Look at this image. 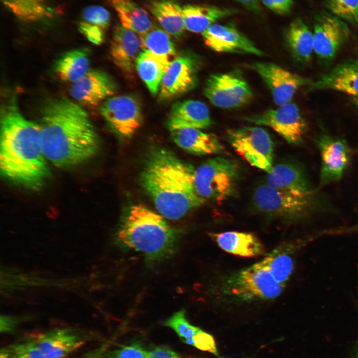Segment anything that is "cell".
<instances>
[{
  "label": "cell",
  "instance_id": "60d3db41",
  "mask_svg": "<svg viewBox=\"0 0 358 358\" xmlns=\"http://www.w3.org/2000/svg\"><path fill=\"white\" fill-rule=\"evenodd\" d=\"M149 358H180L174 351L166 347H157L148 352Z\"/></svg>",
  "mask_w": 358,
  "mask_h": 358
},
{
  "label": "cell",
  "instance_id": "83f0119b",
  "mask_svg": "<svg viewBox=\"0 0 358 358\" xmlns=\"http://www.w3.org/2000/svg\"><path fill=\"white\" fill-rule=\"evenodd\" d=\"M110 21V15L106 8L98 5H91L82 10L78 28L89 41L100 44L104 40Z\"/></svg>",
  "mask_w": 358,
  "mask_h": 358
},
{
  "label": "cell",
  "instance_id": "7dc6e473",
  "mask_svg": "<svg viewBox=\"0 0 358 358\" xmlns=\"http://www.w3.org/2000/svg\"><path fill=\"white\" fill-rule=\"evenodd\" d=\"M354 358H358V341L357 345L356 346V349L355 356H354Z\"/></svg>",
  "mask_w": 358,
  "mask_h": 358
},
{
  "label": "cell",
  "instance_id": "8992f818",
  "mask_svg": "<svg viewBox=\"0 0 358 358\" xmlns=\"http://www.w3.org/2000/svg\"><path fill=\"white\" fill-rule=\"evenodd\" d=\"M239 176L238 165L220 157L206 160L195 169L194 185L205 201L221 203L233 192Z\"/></svg>",
  "mask_w": 358,
  "mask_h": 358
},
{
  "label": "cell",
  "instance_id": "4316f807",
  "mask_svg": "<svg viewBox=\"0 0 358 358\" xmlns=\"http://www.w3.org/2000/svg\"><path fill=\"white\" fill-rule=\"evenodd\" d=\"M182 8L185 28L201 33L218 20L235 12L231 9L212 5L187 4Z\"/></svg>",
  "mask_w": 358,
  "mask_h": 358
},
{
  "label": "cell",
  "instance_id": "1f68e13d",
  "mask_svg": "<svg viewBox=\"0 0 358 358\" xmlns=\"http://www.w3.org/2000/svg\"><path fill=\"white\" fill-rule=\"evenodd\" d=\"M149 8L162 27L169 35L176 37L183 33L182 8L172 0H158L153 1Z\"/></svg>",
  "mask_w": 358,
  "mask_h": 358
},
{
  "label": "cell",
  "instance_id": "ac0fdd59",
  "mask_svg": "<svg viewBox=\"0 0 358 358\" xmlns=\"http://www.w3.org/2000/svg\"><path fill=\"white\" fill-rule=\"evenodd\" d=\"M46 358H67L86 343L79 333L68 329H55L29 335Z\"/></svg>",
  "mask_w": 358,
  "mask_h": 358
},
{
  "label": "cell",
  "instance_id": "484cf974",
  "mask_svg": "<svg viewBox=\"0 0 358 358\" xmlns=\"http://www.w3.org/2000/svg\"><path fill=\"white\" fill-rule=\"evenodd\" d=\"M284 37L294 59L301 64L309 63L314 51L313 34L305 23L299 18L292 21L287 27Z\"/></svg>",
  "mask_w": 358,
  "mask_h": 358
},
{
  "label": "cell",
  "instance_id": "3957f363",
  "mask_svg": "<svg viewBox=\"0 0 358 358\" xmlns=\"http://www.w3.org/2000/svg\"><path fill=\"white\" fill-rule=\"evenodd\" d=\"M195 169L166 149L156 148L148 155L140 182L165 218L180 219L205 202L194 188Z\"/></svg>",
  "mask_w": 358,
  "mask_h": 358
},
{
  "label": "cell",
  "instance_id": "e575fe53",
  "mask_svg": "<svg viewBox=\"0 0 358 358\" xmlns=\"http://www.w3.org/2000/svg\"><path fill=\"white\" fill-rule=\"evenodd\" d=\"M164 325L173 330L182 341L192 339L200 330L187 320L184 310L175 313L165 321Z\"/></svg>",
  "mask_w": 358,
  "mask_h": 358
},
{
  "label": "cell",
  "instance_id": "6da1fadb",
  "mask_svg": "<svg viewBox=\"0 0 358 358\" xmlns=\"http://www.w3.org/2000/svg\"><path fill=\"white\" fill-rule=\"evenodd\" d=\"M39 124L43 151L55 166L68 167L95 155L98 138L87 112L64 97L48 100L43 107Z\"/></svg>",
  "mask_w": 358,
  "mask_h": 358
},
{
  "label": "cell",
  "instance_id": "7a4b0ae2",
  "mask_svg": "<svg viewBox=\"0 0 358 358\" xmlns=\"http://www.w3.org/2000/svg\"><path fill=\"white\" fill-rule=\"evenodd\" d=\"M16 99L9 98L1 112L0 172L13 182L37 189L49 175L40 127L21 113Z\"/></svg>",
  "mask_w": 358,
  "mask_h": 358
},
{
  "label": "cell",
  "instance_id": "c3c4849f",
  "mask_svg": "<svg viewBox=\"0 0 358 358\" xmlns=\"http://www.w3.org/2000/svg\"><path fill=\"white\" fill-rule=\"evenodd\" d=\"M357 49H358V47H357Z\"/></svg>",
  "mask_w": 358,
  "mask_h": 358
},
{
  "label": "cell",
  "instance_id": "52a82bcc",
  "mask_svg": "<svg viewBox=\"0 0 358 358\" xmlns=\"http://www.w3.org/2000/svg\"><path fill=\"white\" fill-rule=\"evenodd\" d=\"M283 288L256 263L229 276L224 282L223 291L238 300H267L277 297Z\"/></svg>",
  "mask_w": 358,
  "mask_h": 358
},
{
  "label": "cell",
  "instance_id": "cb8c5ba5",
  "mask_svg": "<svg viewBox=\"0 0 358 358\" xmlns=\"http://www.w3.org/2000/svg\"><path fill=\"white\" fill-rule=\"evenodd\" d=\"M210 235L220 248L235 256L253 258L260 256L265 252L262 243L251 233L226 231Z\"/></svg>",
  "mask_w": 358,
  "mask_h": 358
},
{
  "label": "cell",
  "instance_id": "5b68a950",
  "mask_svg": "<svg viewBox=\"0 0 358 358\" xmlns=\"http://www.w3.org/2000/svg\"><path fill=\"white\" fill-rule=\"evenodd\" d=\"M323 198L317 191L298 193L273 187L267 184L255 190L253 201L260 212L290 220L307 217L323 206Z\"/></svg>",
  "mask_w": 358,
  "mask_h": 358
},
{
  "label": "cell",
  "instance_id": "ffe728a7",
  "mask_svg": "<svg viewBox=\"0 0 358 358\" xmlns=\"http://www.w3.org/2000/svg\"><path fill=\"white\" fill-rule=\"evenodd\" d=\"M142 49L140 36L122 25L115 27L110 46L114 64L124 73H133L137 59Z\"/></svg>",
  "mask_w": 358,
  "mask_h": 358
},
{
  "label": "cell",
  "instance_id": "b9f144b4",
  "mask_svg": "<svg viewBox=\"0 0 358 358\" xmlns=\"http://www.w3.org/2000/svg\"><path fill=\"white\" fill-rule=\"evenodd\" d=\"M17 321L16 318L9 316L1 315L0 317L1 332L6 333L13 331L17 325Z\"/></svg>",
  "mask_w": 358,
  "mask_h": 358
},
{
  "label": "cell",
  "instance_id": "4fadbf2b",
  "mask_svg": "<svg viewBox=\"0 0 358 358\" xmlns=\"http://www.w3.org/2000/svg\"><path fill=\"white\" fill-rule=\"evenodd\" d=\"M198 60L189 54L176 57L161 81L159 97L162 100L176 97L194 88L197 82Z\"/></svg>",
  "mask_w": 358,
  "mask_h": 358
},
{
  "label": "cell",
  "instance_id": "277c9868",
  "mask_svg": "<svg viewBox=\"0 0 358 358\" xmlns=\"http://www.w3.org/2000/svg\"><path fill=\"white\" fill-rule=\"evenodd\" d=\"M117 239L124 247L156 260L165 258L173 252L178 234L163 216L144 205L135 204L125 211L117 233Z\"/></svg>",
  "mask_w": 358,
  "mask_h": 358
},
{
  "label": "cell",
  "instance_id": "8fae6325",
  "mask_svg": "<svg viewBox=\"0 0 358 358\" xmlns=\"http://www.w3.org/2000/svg\"><path fill=\"white\" fill-rule=\"evenodd\" d=\"M274 109L246 117L247 121L268 126L281 136L288 143L298 145L301 143L307 130V123L298 107L289 102Z\"/></svg>",
  "mask_w": 358,
  "mask_h": 358
},
{
  "label": "cell",
  "instance_id": "ba28073f",
  "mask_svg": "<svg viewBox=\"0 0 358 358\" xmlns=\"http://www.w3.org/2000/svg\"><path fill=\"white\" fill-rule=\"evenodd\" d=\"M228 138L234 150L248 163L268 173L270 171L273 143L266 130L246 126L229 130Z\"/></svg>",
  "mask_w": 358,
  "mask_h": 358
},
{
  "label": "cell",
  "instance_id": "4dcf8cb0",
  "mask_svg": "<svg viewBox=\"0 0 358 358\" xmlns=\"http://www.w3.org/2000/svg\"><path fill=\"white\" fill-rule=\"evenodd\" d=\"M89 52L85 48H79L64 53L55 62L53 70L62 81L73 83L90 70Z\"/></svg>",
  "mask_w": 358,
  "mask_h": 358
},
{
  "label": "cell",
  "instance_id": "44dd1931",
  "mask_svg": "<svg viewBox=\"0 0 358 358\" xmlns=\"http://www.w3.org/2000/svg\"><path fill=\"white\" fill-rule=\"evenodd\" d=\"M266 184L276 188L298 193H309L313 188L306 172L294 163H283L273 166L268 173Z\"/></svg>",
  "mask_w": 358,
  "mask_h": 358
},
{
  "label": "cell",
  "instance_id": "7402d4cb",
  "mask_svg": "<svg viewBox=\"0 0 358 358\" xmlns=\"http://www.w3.org/2000/svg\"><path fill=\"white\" fill-rule=\"evenodd\" d=\"M211 124L208 108L203 102L187 100L175 103L169 113L167 125L169 130L183 127L202 129Z\"/></svg>",
  "mask_w": 358,
  "mask_h": 358
},
{
  "label": "cell",
  "instance_id": "d6a6232c",
  "mask_svg": "<svg viewBox=\"0 0 358 358\" xmlns=\"http://www.w3.org/2000/svg\"><path fill=\"white\" fill-rule=\"evenodd\" d=\"M4 5L19 20L27 22L51 18L54 10L48 0H1Z\"/></svg>",
  "mask_w": 358,
  "mask_h": 358
},
{
  "label": "cell",
  "instance_id": "7c38bea8",
  "mask_svg": "<svg viewBox=\"0 0 358 358\" xmlns=\"http://www.w3.org/2000/svg\"><path fill=\"white\" fill-rule=\"evenodd\" d=\"M316 143L321 160L320 185L340 180L350 164L351 151L348 143L343 139L326 134L319 136Z\"/></svg>",
  "mask_w": 358,
  "mask_h": 358
},
{
  "label": "cell",
  "instance_id": "f6af8a7d",
  "mask_svg": "<svg viewBox=\"0 0 358 358\" xmlns=\"http://www.w3.org/2000/svg\"><path fill=\"white\" fill-rule=\"evenodd\" d=\"M351 99L358 110V96H352L351 97Z\"/></svg>",
  "mask_w": 358,
  "mask_h": 358
},
{
  "label": "cell",
  "instance_id": "ab89813d",
  "mask_svg": "<svg viewBox=\"0 0 358 358\" xmlns=\"http://www.w3.org/2000/svg\"><path fill=\"white\" fill-rule=\"evenodd\" d=\"M264 4L274 12L284 15L290 12L293 0H262Z\"/></svg>",
  "mask_w": 358,
  "mask_h": 358
},
{
  "label": "cell",
  "instance_id": "7bdbcfd3",
  "mask_svg": "<svg viewBox=\"0 0 358 358\" xmlns=\"http://www.w3.org/2000/svg\"><path fill=\"white\" fill-rule=\"evenodd\" d=\"M106 345L91 350L85 355L83 358H103L105 352Z\"/></svg>",
  "mask_w": 358,
  "mask_h": 358
},
{
  "label": "cell",
  "instance_id": "bcb514c9",
  "mask_svg": "<svg viewBox=\"0 0 358 358\" xmlns=\"http://www.w3.org/2000/svg\"><path fill=\"white\" fill-rule=\"evenodd\" d=\"M0 358H10L8 355L3 350H1Z\"/></svg>",
  "mask_w": 358,
  "mask_h": 358
},
{
  "label": "cell",
  "instance_id": "f546056e",
  "mask_svg": "<svg viewBox=\"0 0 358 358\" xmlns=\"http://www.w3.org/2000/svg\"><path fill=\"white\" fill-rule=\"evenodd\" d=\"M171 62L146 50L139 55L136 69L152 94L155 95L159 90L162 79Z\"/></svg>",
  "mask_w": 358,
  "mask_h": 358
},
{
  "label": "cell",
  "instance_id": "ee69618b",
  "mask_svg": "<svg viewBox=\"0 0 358 358\" xmlns=\"http://www.w3.org/2000/svg\"><path fill=\"white\" fill-rule=\"evenodd\" d=\"M250 10L258 12L260 9L259 0H236Z\"/></svg>",
  "mask_w": 358,
  "mask_h": 358
},
{
  "label": "cell",
  "instance_id": "603a6c76",
  "mask_svg": "<svg viewBox=\"0 0 358 358\" xmlns=\"http://www.w3.org/2000/svg\"><path fill=\"white\" fill-rule=\"evenodd\" d=\"M174 142L185 151L196 155L217 154L223 147L215 136L200 129L183 127L169 130Z\"/></svg>",
  "mask_w": 358,
  "mask_h": 358
},
{
  "label": "cell",
  "instance_id": "74e56055",
  "mask_svg": "<svg viewBox=\"0 0 358 358\" xmlns=\"http://www.w3.org/2000/svg\"><path fill=\"white\" fill-rule=\"evenodd\" d=\"M182 342L199 350L209 352L219 358L213 337L201 329L192 339L185 340Z\"/></svg>",
  "mask_w": 358,
  "mask_h": 358
},
{
  "label": "cell",
  "instance_id": "f1b7e54d",
  "mask_svg": "<svg viewBox=\"0 0 358 358\" xmlns=\"http://www.w3.org/2000/svg\"><path fill=\"white\" fill-rule=\"evenodd\" d=\"M114 8L122 26L140 35L154 28L149 13L132 0H108Z\"/></svg>",
  "mask_w": 358,
  "mask_h": 358
},
{
  "label": "cell",
  "instance_id": "2e32d148",
  "mask_svg": "<svg viewBox=\"0 0 358 358\" xmlns=\"http://www.w3.org/2000/svg\"><path fill=\"white\" fill-rule=\"evenodd\" d=\"M116 90V84L110 76L99 70L90 69L72 83L70 93L80 103L96 106L110 97Z\"/></svg>",
  "mask_w": 358,
  "mask_h": 358
},
{
  "label": "cell",
  "instance_id": "d590c367",
  "mask_svg": "<svg viewBox=\"0 0 358 358\" xmlns=\"http://www.w3.org/2000/svg\"><path fill=\"white\" fill-rule=\"evenodd\" d=\"M336 15L358 26V0H328Z\"/></svg>",
  "mask_w": 358,
  "mask_h": 358
},
{
  "label": "cell",
  "instance_id": "e0dca14e",
  "mask_svg": "<svg viewBox=\"0 0 358 358\" xmlns=\"http://www.w3.org/2000/svg\"><path fill=\"white\" fill-rule=\"evenodd\" d=\"M202 35L205 44L218 52L249 53L262 55L263 52L235 26L214 23Z\"/></svg>",
  "mask_w": 358,
  "mask_h": 358
},
{
  "label": "cell",
  "instance_id": "d4e9b609",
  "mask_svg": "<svg viewBox=\"0 0 358 358\" xmlns=\"http://www.w3.org/2000/svg\"><path fill=\"white\" fill-rule=\"evenodd\" d=\"M305 243L279 247L257 264L267 269L275 281L284 287L295 268L293 254Z\"/></svg>",
  "mask_w": 358,
  "mask_h": 358
},
{
  "label": "cell",
  "instance_id": "836d02e7",
  "mask_svg": "<svg viewBox=\"0 0 358 358\" xmlns=\"http://www.w3.org/2000/svg\"><path fill=\"white\" fill-rule=\"evenodd\" d=\"M140 36L143 50H148L171 61L176 57L174 44L169 34L165 30L153 28Z\"/></svg>",
  "mask_w": 358,
  "mask_h": 358
},
{
  "label": "cell",
  "instance_id": "f35d334b",
  "mask_svg": "<svg viewBox=\"0 0 358 358\" xmlns=\"http://www.w3.org/2000/svg\"><path fill=\"white\" fill-rule=\"evenodd\" d=\"M103 358H149L148 352L138 345L123 346L104 354Z\"/></svg>",
  "mask_w": 358,
  "mask_h": 358
},
{
  "label": "cell",
  "instance_id": "9a60e30c",
  "mask_svg": "<svg viewBox=\"0 0 358 358\" xmlns=\"http://www.w3.org/2000/svg\"><path fill=\"white\" fill-rule=\"evenodd\" d=\"M349 36L346 25L336 17L324 15L314 26V52L324 64L330 63Z\"/></svg>",
  "mask_w": 358,
  "mask_h": 358
},
{
  "label": "cell",
  "instance_id": "8d00e7d4",
  "mask_svg": "<svg viewBox=\"0 0 358 358\" xmlns=\"http://www.w3.org/2000/svg\"><path fill=\"white\" fill-rule=\"evenodd\" d=\"M3 351L10 358H46L35 344L29 339L13 344Z\"/></svg>",
  "mask_w": 358,
  "mask_h": 358
},
{
  "label": "cell",
  "instance_id": "d6986e66",
  "mask_svg": "<svg viewBox=\"0 0 358 358\" xmlns=\"http://www.w3.org/2000/svg\"><path fill=\"white\" fill-rule=\"evenodd\" d=\"M308 87L310 90H332L358 96V58L337 65Z\"/></svg>",
  "mask_w": 358,
  "mask_h": 358
},
{
  "label": "cell",
  "instance_id": "9c48e42d",
  "mask_svg": "<svg viewBox=\"0 0 358 358\" xmlns=\"http://www.w3.org/2000/svg\"><path fill=\"white\" fill-rule=\"evenodd\" d=\"M204 94L214 105L223 108L243 106L253 97L251 87L238 71L211 75Z\"/></svg>",
  "mask_w": 358,
  "mask_h": 358
},
{
  "label": "cell",
  "instance_id": "30bf717a",
  "mask_svg": "<svg viewBox=\"0 0 358 358\" xmlns=\"http://www.w3.org/2000/svg\"><path fill=\"white\" fill-rule=\"evenodd\" d=\"M100 112L112 130L123 138L131 137L142 124L141 103L131 94L108 98L101 105Z\"/></svg>",
  "mask_w": 358,
  "mask_h": 358
},
{
  "label": "cell",
  "instance_id": "5bb4252c",
  "mask_svg": "<svg viewBox=\"0 0 358 358\" xmlns=\"http://www.w3.org/2000/svg\"><path fill=\"white\" fill-rule=\"evenodd\" d=\"M251 68L267 84L274 102L278 106L290 102L300 88L308 86L311 83L309 79L274 64L258 62L252 64Z\"/></svg>",
  "mask_w": 358,
  "mask_h": 358
}]
</instances>
